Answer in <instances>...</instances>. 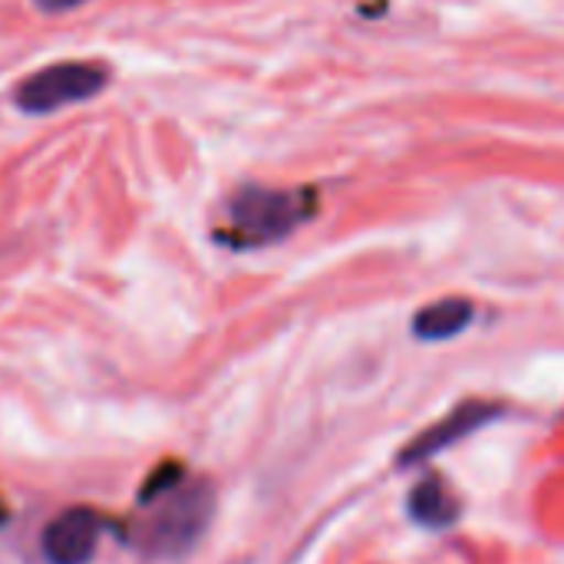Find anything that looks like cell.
<instances>
[{
	"label": "cell",
	"instance_id": "cell-1",
	"mask_svg": "<svg viewBox=\"0 0 564 564\" xmlns=\"http://www.w3.org/2000/svg\"><path fill=\"white\" fill-rule=\"evenodd\" d=\"M142 502L149 506V512L139 519L132 545L155 562L182 558L185 552H192L215 516L212 482L188 479L175 466H165L152 476Z\"/></svg>",
	"mask_w": 564,
	"mask_h": 564
},
{
	"label": "cell",
	"instance_id": "cell-2",
	"mask_svg": "<svg viewBox=\"0 0 564 564\" xmlns=\"http://www.w3.org/2000/svg\"><path fill=\"white\" fill-rule=\"evenodd\" d=\"M106 86V73L93 63H53L26 76L17 89V106L23 112H53L69 102L93 99Z\"/></svg>",
	"mask_w": 564,
	"mask_h": 564
},
{
	"label": "cell",
	"instance_id": "cell-3",
	"mask_svg": "<svg viewBox=\"0 0 564 564\" xmlns=\"http://www.w3.org/2000/svg\"><path fill=\"white\" fill-rule=\"evenodd\" d=\"M301 218V205L294 195L278 188H245L231 202V221L241 235L254 241H274L288 235Z\"/></svg>",
	"mask_w": 564,
	"mask_h": 564
},
{
	"label": "cell",
	"instance_id": "cell-4",
	"mask_svg": "<svg viewBox=\"0 0 564 564\" xmlns=\"http://www.w3.org/2000/svg\"><path fill=\"white\" fill-rule=\"evenodd\" d=\"M102 522L89 509H69L43 532V555L50 564H86L96 555Z\"/></svg>",
	"mask_w": 564,
	"mask_h": 564
},
{
	"label": "cell",
	"instance_id": "cell-5",
	"mask_svg": "<svg viewBox=\"0 0 564 564\" xmlns=\"http://www.w3.org/2000/svg\"><path fill=\"white\" fill-rule=\"evenodd\" d=\"M499 410H502V406H496V403H479V400H476V403L456 406L446 420H440L436 426L423 430V433L403 449V456H400L403 466H406V463H423V459H430V456L449 449L453 443L466 440L469 433H476L479 426H486L489 420H496Z\"/></svg>",
	"mask_w": 564,
	"mask_h": 564
},
{
	"label": "cell",
	"instance_id": "cell-6",
	"mask_svg": "<svg viewBox=\"0 0 564 564\" xmlns=\"http://www.w3.org/2000/svg\"><path fill=\"white\" fill-rule=\"evenodd\" d=\"M459 499L443 476H426L410 496V516L426 529H446L459 519Z\"/></svg>",
	"mask_w": 564,
	"mask_h": 564
},
{
	"label": "cell",
	"instance_id": "cell-7",
	"mask_svg": "<svg viewBox=\"0 0 564 564\" xmlns=\"http://www.w3.org/2000/svg\"><path fill=\"white\" fill-rule=\"evenodd\" d=\"M473 304L466 297H443L430 307H423L413 321V334L420 340H449L456 334H463L473 324Z\"/></svg>",
	"mask_w": 564,
	"mask_h": 564
},
{
	"label": "cell",
	"instance_id": "cell-8",
	"mask_svg": "<svg viewBox=\"0 0 564 564\" xmlns=\"http://www.w3.org/2000/svg\"><path fill=\"white\" fill-rule=\"evenodd\" d=\"M40 10H50V13H63V10H73V7H79V3H86V0H33Z\"/></svg>",
	"mask_w": 564,
	"mask_h": 564
}]
</instances>
